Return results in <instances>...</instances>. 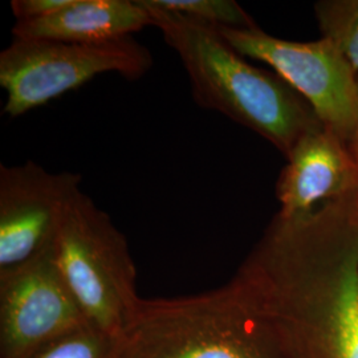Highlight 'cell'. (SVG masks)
Returning a JSON list of instances; mask_svg holds the SVG:
<instances>
[{"instance_id": "8992f818", "label": "cell", "mask_w": 358, "mask_h": 358, "mask_svg": "<svg viewBox=\"0 0 358 358\" xmlns=\"http://www.w3.org/2000/svg\"><path fill=\"white\" fill-rule=\"evenodd\" d=\"M243 57L269 65L296 90L327 128L349 145L358 117V75L332 44L275 38L259 27L217 28Z\"/></svg>"}, {"instance_id": "52a82bcc", "label": "cell", "mask_w": 358, "mask_h": 358, "mask_svg": "<svg viewBox=\"0 0 358 358\" xmlns=\"http://www.w3.org/2000/svg\"><path fill=\"white\" fill-rule=\"evenodd\" d=\"M80 185V174L51 173L32 161L0 166V272L51 250Z\"/></svg>"}, {"instance_id": "7a4b0ae2", "label": "cell", "mask_w": 358, "mask_h": 358, "mask_svg": "<svg viewBox=\"0 0 358 358\" xmlns=\"http://www.w3.org/2000/svg\"><path fill=\"white\" fill-rule=\"evenodd\" d=\"M167 45L177 52L195 103L271 142L287 158L321 124L309 103L275 72L250 64L215 27L140 0Z\"/></svg>"}, {"instance_id": "7c38bea8", "label": "cell", "mask_w": 358, "mask_h": 358, "mask_svg": "<svg viewBox=\"0 0 358 358\" xmlns=\"http://www.w3.org/2000/svg\"><path fill=\"white\" fill-rule=\"evenodd\" d=\"M155 7L179 13L215 28H256L252 17L234 0H149Z\"/></svg>"}, {"instance_id": "6da1fadb", "label": "cell", "mask_w": 358, "mask_h": 358, "mask_svg": "<svg viewBox=\"0 0 358 358\" xmlns=\"http://www.w3.org/2000/svg\"><path fill=\"white\" fill-rule=\"evenodd\" d=\"M282 358H358V190L273 217L234 278Z\"/></svg>"}, {"instance_id": "9a60e30c", "label": "cell", "mask_w": 358, "mask_h": 358, "mask_svg": "<svg viewBox=\"0 0 358 358\" xmlns=\"http://www.w3.org/2000/svg\"><path fill=\"white\" fill-rule=\"evenodd\" d=\"M348 148H349V150H350V153L353 155V158H355V161H356V164H357L358 166V117L357 122H356V128H355V133H353V137H352V140L349 142Z\"/></svg>"}, {"instance_id": "9c48e42d", "label": "cell", "mask_w": 358, "mask_h": 358, "mask_svg": "<svg viewBox=\"0 0 358 358\" xmlns=\"http://www.w3.org/2000/svg\"><path fill=\"white\" fill-rule=\"evenodd\" d=\"M276 186L279 217L310 215L358 190V166L348 145L324 124L310 129L287 157Z\"/></svg>"}, {"instance_id": "3957f363", "label": "cell", "mask_w": 358, "mask_h": 358, "mask_svg": "<svg viewBox=\"0 0 358 358\" xmlns=\"http://www.w3.org/2000/svg\"><path fill=\"white\" fill-rule=\"evenodd\" d=\"M109 358H282L267 322L243 287L142 299Z\"/></svg>"}, {"instance_id": "277c9868", "label": "cell", "mask_w": 358, "mask_h": 358, "mask_svg": "<svg viewBox=\"0 0 358 358\" xmlns=\"http://www.w3.org/2000/svg\"><path fill=\"white\" fill-rule=\"evenodd\" d=\"M53 257L88 324L115 338L141 304L137 269L122 232L83 192L65 211Z\"/></svg>"}, {"instance_id": "4fadbf2b", "label": "cell", "mask_w": 358, "mask_h": 358, "mask_svg": "<svg viewBox=\"0 0 358 358\" xmlns=\"http://www.w3.org/2000/svg\"><path fill=\"white\" fill-rule=\"evenodd\" d=\"M115 338L90 324L64 333L24 358H109Z\"/></svg>"}, {"instance_id": "30bf717a", "label": "cell", "mask_w": 358, "mask_h": 358, "mask_svg": "<svg viewBox=\"0 0 358 358\" xmlns=\"http://www.w3.org/2000/svg\"><path fill=\"white\" fill-rule=\"evenodd\" d=\"M153 17L140 0H72L47 19L16 23L13 38L100 44L130 38Z\"/></svg>"}, {"instance_id": "ba28073f", "label": "cell", "mask_w": 358, "mask_h": 358, "mask_svg": "<svg viewBox=\"0 0 358 358\" xmlns=\"http://www.w3.org/2000/svg\"><path fill=\"white\" fill-rule=\"evenodd\" d=\"M88 324L56 266L53 247L0 272V358H24L38 346Z\"/></svg>"}, {"instance_id": "5b68a950", "label": "cell", "mask_w": 358, "mask_h": 358, "mask_svg": "<svg viewBox=\"0 0 358 358\" xmlns=\"http://www.w3.org/2000/svg\"><path fill=\"white\" fill-rule=\"evenodd\" d=\"M152 66L150 51L131 36L100 44L13 38L0 53L4 113L26 115L103 73L140 80Z\"/></svg>"}, {"instance_id": "5bb4252c", "label": "cell", "mask_w": 358, "mask_h": 358, "mask_svg": "<svg viewBox=\"0 0 358 358\" xmlns=\"http://www.w3.org/2000/svg\"><path fill=\"white\" fill-rule=\"evenodd\" d=\"M71 3L72 0H13L11 8L16 23H22L47 19L63 11Z\"/></svg>"}, {"instance_id": "8fae6325", "label": "cell", "mask_w": 358, "mask_h": 358, "mask_svg": "<svg viewBox=\"0 0 358 358\" xmlns=\"http://www.w3.org/2000/svg\"><path fill=\"white\" fill-rule=\"evenodd\" d=\"M313 8L322 38L358 75V0H320Z\"/></svg>"}]
</instances>
